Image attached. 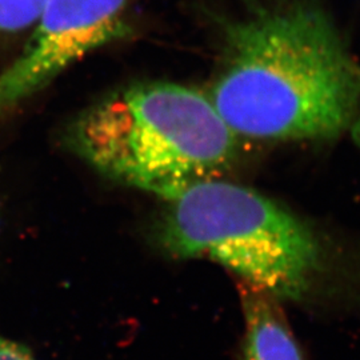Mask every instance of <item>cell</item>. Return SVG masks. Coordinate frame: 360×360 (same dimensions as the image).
I'll return each mask as SVG.
<instances>
[{"instance_id":"cell-2","label":"cell","mask_w":360,"mask_h":360,"mask_svg":"<svg viewBox=\"0 0 360 360\" xmlns=\"http://www.w3.org/2000/svg\"><path fill=\"white\" fill-rule=\"evenodd\" d=\"M238 135L200 91L138 83L83 111L67 129L70 148L110 179L166 200L223 179L238 159Z\"/></svg>"},{"instance_id":"cell-8","label":"cell","mask_w":360,"mask_h":360,"mask_svg":"<svg viewBox=\"0 0 360 360\" xmlns=\"http://www.w3.org/2000/svg\"><path fill=\"white\" fill-rule=\"evenodd\" d=\"M349 131H351V136H352L354 142L356 143V146L360 148V101L356 114H355L352 124L349 127Z\"/></svg>"},{"instance_id":"cell-4","label":"cell","mask_w":360,"mask_h":360,"mask_svg":"<svg viewBox=\"0 0 360 360\" xmlns=\"http://www.w3.org/2000/svg\"><path fill=\"white\" fill-rule=\"evenodd\" d=\"M127 0H50L20 55L0 71V116L86 55L123 38Z\"/></svg>"},{"instance_id":"cell-3","label":"cell","mask_w":360,"mask_h":360,"mask_svg":"<svg viewBox=\"0 0 360 360\" xmlns=\"http://www.w3.org/2000/svg\"><path fill=\"white\" fill-rule=\"evenodd\" d=\"M169 202L163 245L174 257L208 259L278 300L309 291L321 263L314 232L252 188L215 179Z\"/></svg>"},{"instance_id":"cell-5","label":"cell","mask_w":360,"mask_h":360,"mask_svg":"<svg viewBox=\"0 0 360 360\" xmlns=\"http://www.w3.org/2000/svg\"><path fill=\"white\" fill-rule=\"evenodd\" d=\"M239 287L245 316L242 360H304L279 300L251 284Z\"/></svg>"},{"instance_id":"cell-7","label":"cell","mask_w":360,"mask_h":360,"mask_svg":"<svg viewBox=\"0 0 360 360\" xmlns=\"http://www.w3.org/2000/svg\"><path fill=\"white\" fill-rule=\"evenodd\" d=\"M0 360H37L22 345L0 335Z\"/></svg>"},{"instance_id":"cell-6","label":"cell","mask_w":360,"mask_h":360,"mask_svg":"<svg viewBox=\"0 0 360 360\" xmlns=\"http://www.w3.org/2000/svg\"><path fill=\"white\" fill-rule=\"evenodd\" d=\"M50 0H0V31L16 32L34 26Z\"/></svg>"},{"instance_id":"cell-1","label":"cell","mask_w":360,"mask_h":360,"mask_svg":"<svg viewBox=\"0 0 360 360\" xmlns=\"http://www.w3.org/2000/svg\"><path fill=\"white\" fill-rule=\"evenodd\" d=\"M207 96L238 136L331 139L352 124L360 68L322 8L290 1L227 23Z\"/></svg>"}]
</instances>
